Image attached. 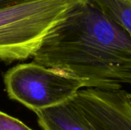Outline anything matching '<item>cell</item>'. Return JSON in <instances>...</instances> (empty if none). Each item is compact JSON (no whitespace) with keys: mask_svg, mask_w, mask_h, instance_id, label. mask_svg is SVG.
<instances>
[{"mask_svg":"<svg viewBox=\"0 0 131 130\" xmlns=\"http://www.w3.org/2000/svg\"><path fill=\"white\" fill-rule=\"evenodd\" d=\"M71 100L92 130H131V100L122 88H83Z\"/></svg>","mask_w":131,"mask_h":130,"instance_id":"277c9868","label":"cell"},{"mask_svg":"<svg viewBox=\"0 0 131 130\" xmlns=\"http://www.w3.org/2000/svg\"><path fill=\"white\" fill-rule=\"evenodd\" d=\"M131 36V0H91Z\"/></svg>","mask_w":131,"mask_h":130,"instance_id":"8992f818","label":"cell"},{"mask_svg":"<svg viewBox=\"0 0 131 130\" xmlns=\"http://www.w3.org/2000/svg\"><path fill=\"white\" fill-rule=\"evenodd\" d=\"M0 130H33L19 120L0 111Z\"/></svg>","mask_w":131,"mask_h":130,"instance_id":"52a82bcc","label":"cell"},{"mask_svg":"<svg viewBox=\"0 0 131 130\" xmlns=\"http://www.w3.org/2000/svg\"><path fill=\"white\" fill-rule=\"evenodd\" d=\"M8 97L33 112L72 99L83 85L61 72L35 61L19 64L4 76Z\"/></svg>","mask_w":131,"mask_h":130,"instance_id":"3957f363","label":"cell"},{"mask_svg":"<svg viewBox=\"0 0 131 130\" xmlns=\"http://www.w3.org/2000/svg\"><path fill=\"white\" fill-rule=\"evenodd\" d=\"M32 58L78 80L84 88L131 86V36L91 0H77Z\"/></svg>","mask_w":131,"mask_h":130,"instance_id":"6da1fadb","label":"cell"},{"mask_svg":"<svg viewBox=\"0 0 131 130\" xmlns=\"http://www.w3.org/2000/svg\"><path fill=\"white\" fill-rule=\"evenodd\" d=\"M35 113L43 130H92L71 99Z\"/></svg>","mask_w":131,"mask_h":130,"instance_id":"5b68a950","label":"cell"},{"mask_svg":"<svg viewBox=\"0 0 131 130\" xmlns=\"http://www.w3.org/2000/svg\"><path fill=\"white\" fill-rule=\"evenodd\" d=\"M16 1H19V0H0V6L8 4V3H11V2H16Z\"/></svg>","mask_w":131,"mask_h":130,"instance_id":"ba28073f","label":"cell"},{"mask_svg":"<svg viewBox=\"0 0 131 130\" xmlns=\"http://www.w3.org/2000/svg\"><path fill=\"white\" fill-rule=\"evenodd\" d=\"M128 95H129V97H130V100H131V93H128Z\"/></svg>","mask_w":131,"mask_h":130,"instance_id":"9c48e42d","label":"cell"},{"mask_svg":"<svg viewBox=\"0 0 131 130\" xmlns=\"http://www.w3.org/2000/svg\"><path fill=\"white\" fill-rule=\"evenodd\" d=\"M77 0H19L0 6V61L32 57Z\"/></svg>","mask_w":131,"mask_h":130,"instance_id":"7a4b0ae2","label":"cell"}]
</instances>
